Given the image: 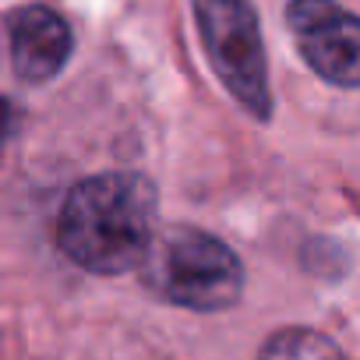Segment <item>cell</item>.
I'll use <instances>...</instances> for the list:
<instances>
[{
  "label": "cell",
  "mask_w": 360,
  "mask_h": 360,
  "mask_svg": "<svg viewBox=\"0 0 360 360\" xmlns=\"http://www.w3.org/2000/svg\"><path fill=\"white\" fill-rule=\"evenodd\" d=\"M286 25L318 78L339 89L360 85V22L339 0H290Z\"/></svg>",
  "instance_id": "obj_4"
},
{
  "label": "cell",
  "mask_w": 360,
  "mask_h": 360,
  "mask_svg": "<svg viewBox=\"0 0 360 360\" xmlns=\"http://www.w3.org/2000/svg\"><path fill=\"white\" fill-rule=\"evenodd\" d=\"M8 134H11V106H8L4 92H0V152L8 145Z\"/></svg>",
  "instance_id": "obj_7"
},
{
  "label": "cell",
  "mask_w": 360,
  "mask_h": 360,
  "mask_svg": "<svg viewBox=\"0 0 360 360\" xmlns=\"http://www.w3.org/2000/svg\"><path fill=\"white\" fill-rule=\"evenodd\" d=\"M71 46L75 39L68 22L46 4H29L11 18V64L29 85L57 78L71 57Z\"/></svg>",
  "instance_id": "obj_5"
},
{
  "label": "cell",
  "mask_w": 360,
  "mask_h": 360,
  "mask_svg": "<svg viewBox=\"0 0 360 360\" xmlns=\"http://www.w3.org/2000/svg\"><path fill=\"white\" fill-rule=\"evenodd\" d=\"M138 269L159 300L188 311H226L244 293L240 258L198 226L155 230Z\"/></svg>",
  "instance_id": "obj_2"
},
{
  "label": "cell",
  "mask_w": 360,
  "mask_h": 360,
  "mask_svg": "<svg viewBox=\"0 0 360 360\" xmlns=\"http://www.w3.org/2000/svg\"><path fill=\"white\" fill-rule=\"evenodd\" d=\"M258 360H346L342 349L321 335V332H311V328H286V332H276L262 356Z\"/></svg>",
  "instance_id": "obj_6"
},
{
  "label": "cell",
  "mask_w": 360,
  "mask_h": 360,
  "mask_svg": "<svg viewBox=\"0 0 360 360\" xmlns=\"http://www.w3.org/2000/svg\"><path fill=\"white\" fill-rule=\"evenodd\" d=\"M202 46L226 92L258 120L272 113L265 43L251 0H191Z\"/></svg>",
  "instance_id": "obj_3"
},
{
  "label": "cell",
  "mask_w": 360,
  "mask_h": 360,
  "mask_svg": "<svg viewBox=\"0 0 360 360\" xmlns=\"http://www.w3.org/2000/svg\"><path fill=\"white\" fill-rule=\"evenodd\" d=\"M155 233V188L141 173H96L71 188L60 219V251L96 276L131 272Z\"/></svg>",
  "instance_id": "obj_1"
}]
</instances>
